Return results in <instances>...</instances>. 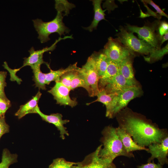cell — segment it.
Segmentation results:
<instances>
[{
    "instance_id": "4fadbf2b",
    "label": "cell",
    "mask_w": 168,
    "mask_h": 168,
    "mask_svg": "<svg viewBox=\"0 0 168 168\" xmlns=\"http://www.w3.org/2000/svg\"><path fill=\"white\" fill-rule=\"evenodd\" d=\"M138 86L137 81L127 79L119 73L106 85L104 89L108 93H117L128 88Z\"/></svg>"
},
{
    "instance_id": "7c38bea8",
    "label": "cell",
    "mask_w": 168,
    "mask_h": 168,
    "mask_svg": "<svg viewBox=\"0 0 168 168\" xmlns=\"http://www.w3.org/2000/svg\"><path fill=\"white\" fill-rule=\"evenodd\" d=\"M142 93V90L139 86H131L118 93L114 117L126 107L131 100L139 96Z\"/></svg>"
},
{
    "instance_id": "d6986e66",
    "label": "cell",
    "mask_w": 168,
    "mask_h": 168,
    "mask_svg": "<svg viewBox=\"0 0 168 168\" xmlns=\"http://www.w3.org/2000/svg\"><path fill=\"white\" fill-rule=\"evenodd\" d=\"M91 1L94 12L93 20L89 26L83 28L84 29L90 32L96 29L98 23L101 21L105 20V12L106 10H103L102 9L101 5L102 0H93Z\"/></svg>"
},
{
    "instance_id": "e0dca14e",
    "label": "cell",
    "mask_w": 168,
    "mask_h": 168,
    "mask_svg": "<svg viewBox=\"0 0 168 168\" xmlns=\"http://www.w3.org/2000/svg\"><path fill=\"white\" fill-rule=\"evenodd\" d=\"M108 65L103 74L99 78V89L104 88L119 72L120 63L108 60Z\"/></svg>"
},
{
    "instance_id": "f546056e",
    "label": "cell",
    "mask_w": 168,
    "mask_h": 168,
    "mask_svg": "<svg viewBox=\"0 0 168 168\" xmlns=\"http://www.w3.org/2000/svg\"><path fill=\"white\" fill-rule=\"evenodd\" d=\"M77 70L65 73L60 77L58 82L70 89L71 81Z\"/></svg>"
},
{
    "instance_id": "6da1fadb",
    "label": "cell",
    "mask_w": 168,
    "mask_h": 168,
    "mask_svg": "<svg viewBox=\"0 0 168 168\" xmlns=\"http://www.w3.org/2000/svg\"><path fill=\"white\" fill-rule=\"evenodd\" d=\"M118 127L124 130L139 146L146 147L161 142L168 136L166 129H161L144 116L129 109L117 114Z\"/></svg>"
},
{
    "instance_id": "8fae6325",
    "label": "cell",
    "mask_w": 168,
    "mask_h": 168,
    "mask_svg": "<svg viewBox=\"0 0 168 168\" xmlns=\"http://www.w3.org/2000/svg\"><path fill=\"white\" fill-rule=\"evenodd\" d=\"M70 89L59 82H55L54 86L48 92L51 94L56 104L60 105H68L72 107L77 104L76 99H72L70 97Z\"/></svg>"
},
{
    "instance_id": "7402d4cb",
    "label": "cell",
    "mask_w": 168,
    "mask_h": 168,
    "mask_svg": "<svg viewBox=\"0 0 168 168\" xmlns=\"http://www.w3.org/2000/svg\"><path fill=\"white\" fill-rule=\"evenodd\" d=\"M93 55L96 68L99 78L105 71L108 65V60L103 53H94Z\"/></svg>"
},
{
    "instance_id": "2e32d148",
    "label": "cell",
    "mask_w": 168,
    "mask_h": 168,
    "mask_svg": "<svg viewBox=\"0 0 168 168\" xmlns=\"http://www.w3.org/2000/svg\"><path fill=\"white\" fill-rule=\"evenodd\" d=\"M116 129L117 135L127 152L132 153L133 151L138 150L148 151V148L141 147L135 142L131 136L124 130L119 127Z\"/></svg>"
},
{
    "instance_id": "52a82bcc",
    "label": "cell",
    "mask_w": 168,
    "mask_h": 168,
    "mask_svg": "<svg viewBox=\"0 0 168 168\" xmlns=\"http://www.w3.org/2000/svg\"><path fill=\"white\" fill-rule=\"evenodd\" d=\"M68 38H71V36H65L63 38L60 37L51 46L46 47L41 49L35 50L33 47H31L29 50L30 55L28 57L24 58L23 65L19 69L20 70L25 66H28L33 70L40 68L41 64L44 63L46 64L49 68L48 64L44 61L43 56L44 53L49 51H53L55 48L56 44L58 41L62 39Z\"/></svg>"
},
{
    "instance_id": "83f0119b",
    "label": "cell",
    "mask_w": 168,
    "mask_h": 168,
    "mask_svg": "<svg viewBox=\"0 0 168 168\" xmlns=\"http://www.w3.org/2000/svg\"><path fill=\"white\" fill-rule=\"evenodd\" d=\"M75 163L67 161L63 158H58L53 160L49 168H72Z\"/></svg>"
},
{
    "instance_id": "9c48e42d",
    "label": "cell",
    "mask_w": 168,
    "mask_h": 168,
    "mask_svg": "<svg viewBox=\"0 0 168 168\" xmlns=\"http://www.w3.org/2000/svg\"><path fill=\"white\" fill-rule=\"evenodd\" d=\"M126 27L130 32L138 34L139 38L151 46L160 49L161 39L155 32V27L148 26L139 27L127 24Z\"/></svg>"
},
{
    "instance_id": "7a4b0ae2",
    "label": "cell",
    "mask_w": 168,
    "mask_h": 168,
    "mask_svg": "<svg viewBox=\"0 0 168 168\" xmlns=\"http://www.w3.org/2000/svg\"><path fill=\"white\" fill-rule=\"evenodd\" d=\"M102 137L100 141L102 146L99 152L101 158L113 162L117 157L124 156L134 157L133 153H128L125 150L117 135L116 128L112 126L105 127L101 132Z\"/></svg>"
},
{
    "instance_id": "4316f807",
    "label": "cell",
    "mask_w": 168,
    "mask_h": 168,
    "mask_svg": "<svg viewBox=\"0 0 168 168\" xmlns=\"http://www.w3.org/2000/svg\"><path fill=\"white\" fill-rule=\"evenodd\" d=\"M168 44L162 49H156L150 53L149 57H145L146 60L148 62L155 61L159 60L163 56L168 53Z\"/></svg>"
},
{
    "instance_id": "f1b7e54d",
    "label": "cell",
    "mask_w": 168,
    "mask_h": 168,
    "mask_svg": "<svg viewBox=\"0 0 168 168\" xmlns=\"http://www.w3.org/2000/svg\"><path fill=\"white\" fill-rule=\"evenodd\" d=\"M7 72L4 71H0V98L6 101L10 102L4 92V89L6 86V78Z\"/></svg>"
},
{
    "instance_id": "e575fe53",
    "label": "cell",
    "mask_w": 168,
    "mask_h": 168,
    "mask_svg": "<svg viewBox=\"0 0 168 168\" xmlns=\"http://www.w3.org/2000/svg\"><path fill=\"white\" fill-rule=\"evenodd\" d=\"M159 33L160 38L168 32V24L165 21H163L161 23L159 27Z\"/></svg>"
},
{
    "instance_id": "5b68a950",
    "label": "cell",
    "mask_w": 168,
    "mask_h": 168,
    "mask_svg": "<svg viewBox=\"0 0 168 168\" xmlns=\"http://www.w3.org/2000/svg\"><path fill=\"white\" fill-rule=\"evenodd\" d=\"M77 72L83 77L89 88L90 96H96L99 91V77L96 70L95 60L92 54L81 68L78 67Z\"/></svg>"
},
{
    "instance_id": "44dd1931",
    "label": "cell",
    "mask_w": 168,
    "mask_h": 168,
    "mask_svg": "<svg viewBox=\"0 0 168 168\" xmlns=\"http://www.w3.org/2000/svg\"><path fill=\"white\" fill-rule=\"evenodd\" d=\"M119 71L125 78L129 80H135L130 56L124 59L120 63Z\"/></svg>"
},
{
    "instance_id": "ac0fdd59",
    "label": "cell",
    "mask_w": 168,
    "mask_h": 168,
    "mask_svg": "<svg viewBox=\"0 0 168 168\" xmlns=\"http://www.w3.org/2000/svg\"><path fill=\"white\" fill-rule=\"evenodd\" d=\"M42 94L39 91L36 95L25 104L20 106L19 109L15 113V115L20 119L29 114L36 113V108Z\"/></svg>"
},
{
    "instance_id": "ffe728a7",
    "label": "cell",
    "mask_w": 168,
    "mask_h": 168,
    "mask_svg": "<svg viewBox=\"0 0 168 168\" xmlns=\"http://www.w3.org/2000/svg\"><path fill=\"white\" fill-rule=\"evenodd\" d=\"M77 63L71 64L65 69L61 68L57 70H53L49 68L50 72L45 73V83L49 85L52 81L58 82L60 77L65 73L76 70L78 67Z\"/></svg>"
},
{
    "instance_id": "9a60e30c",
    "label": "cell",
    "mask_w": 168,
    "mask_h": 168,
    "mask_svg": "<svg viewBox=\"0 0 168 168\" xmlns=\"http://www.w3.org/2000/svg\"><path fill=\"white\" fill-rule=\"evenodd\" d=\"M117 95V93H108L104 89H100L96 95L97 99L86 105H89L95 102L103 103L106 108V116L112 118L114 117L113 113L116 104Z\"/></svg>"
},
{
    "instance_id": "3957f363",
    "label": "cell",
    "mask_w": 168,
    "mask_h": 168,
    "mask_svg": "<svg viewBox=\"0 0 168 168\" xmlns=\"http://www.w3.org/2000/svg\"><path fill=\"white\" fill-rule=\"evenodd\" d=\"M63 13L57 12L55 17L52 20L45 22L41 19H36L33 20L34 27L38 34V38L41 43L50 40L49 35L57 33L60 37L68 33L69 29L63 22Z\"/></svg>"
},
{
    "instance_id": "8992f818",
    "label": "cell",
    "mask_w": 168,
    "mask_h": 168,
    "mask_svg": "<svg viewBox=\"0 0 168 168\" xmlns=\"http://www.w3.org/2000/svg\"><path fill=\"white\" fill-rule=\"evenodd\" d=\"M103 53L109 60L120 63L132 53L117 38L110 37L105 45Z\"/></svg>"
},
{
    "instance_id": "484cf974",
    "label": "cell",
    "mask_w": 168,
    "mask_h": 168,
    "mask_svg": "<svg viewBox=\"0 0 168 168\" xmlns=\"http://www.w3.org/2000/svg\"><path fill=\"white\" fill-rule=\"evenodd\" d=\"M55 8L57 12H65L64 16L68 15L70 9L75 7L74 4L67 0H55Z\"/></svg>"
},
{
    "instance_id": "4dcf8cb0",
    "label": "cell",
    "mask_w": 168,
    "mask_h": 168,
    "mask_svg": "<svg viewBox=\"0 0 168 168\" xmlns=\"http://www.w3.org/2000/svg\"><path fill=\"white\" fill-rule=\"evenodd\" d=\"M3 66L9 72L11 80L12 81H16L19 84H20L22 81L21 80L17 77L16 74V72L20 70L19 68L15 69L11 68L8 66L6 62H4Z\"/></svg>"
},
{
    "instance_id": "8d00e7d4",
    "label": "cell",
    "mask_w": 168,
    "mask_h": 168,
    "mask_svg": "<svg viewBox=\"0 0 168 168\" xmlns=\"http://www.w3.org/2000/svg\"><path fill=\"white\" fill-rule=\"evenodd\" d=\"M168 33H166L163 36L161 37L162 39L161 41V45L163 44L165 41L168 40Z\"/></svg>"
},
{
    "instance_id": "30bf717a",
    "label": "cell",
    "mask_w": 168,
    "mask_h": 168,
    "mask_svg": "<svg viewBox=\"0 0 168 168\" xmlns=\"http://www.w3.org/2000/svg\"><path fill=\"white\" fill-rule=\"evenodd\" d=\"M148 147L147 152L151 154V156L148 159V162L154 161V159L156 158L161 165L168 164V136L161 142L152 143Z\"/></svg>"
},
{
    "instance_id": "d4e9b609",
    "label": "cell",
    "mask_w": 168,
    "mask_h": 168,
    "mask_svg": "<svg viewBox=\"0 0 168 168\" xmlns=\"http://www.w3.org/2000/svg\"><path fill=\"white\" fill-rule=\"evenodd\" d=\"M82 87L85 89L88 93L89 88L83 77L77 72H76L71 81L70 90H73L77 88Z\"/></svg>"
},
{
    "instance_id": "d590c367",
    "label": "cell",
    "mask_w": 168,
    "mask_h": 168,
    "mask_svg": "<svg viewBox=\"0 0 168 168\" xmlns=\"http://www.w3.org/2000/svg\"><path fill=\"white\" fill-rule=\"evenodd\" d=\"M138 168H163L162 166L159 163L156 164L154 161L149 162L144 164L137 166Z\"/></svg>"
},
{
    "instance_id": "74e56055",
    "label": "cell",
    "mask_w": 168,
    "mask_h": 168,
    "mask_svg": "<svg viewBox=\"0 0 168 168\" xmlns=\"http://www.w3.org/2000/svg\"><path fill=\"white\" fill-rule=\"evenodd\" d=\"M1 116V114H0V116Z\"/></svg>"
},
{
    "instance_id": "1f68e13d",
    "label": "cell",
    "mask_w": 168,
    "mask_h": 168,
    "mask_svg": "<svg viewBox=\"0 0 168 168\" xmlns=\"http://www.w3.org/2000/svg\"><path fill=\"white\" fill-rule=\"evenodd\" d=\"M9 126L6 123L4 116L0 117V139L2 136L5 133H8Z\"/></svg>"
},
{
    "instance_id": "836d02e7",
    "label": "cell",
    "mask_w": 168,
    "mask_h": 168,
    "mask_svg": "<svg viewBox=\"0 0 168 168\" xmlns=\"http://www.w3.org/2000/svg\"><path fill=\"white\" fill-rule=\"evenodd\" d=\"M142 1L145 3L148 4L152 6L155 9L157 12L160 16H164L168 18V15L161 9L152 0H142Z\"/></svg>"
},
{
    "instance_id": "ba28073f",
    "label": "cell",
    "mask_w": 168,
    "mask_h": 168,
    "mask_svg": "<svg viewBox=\"0 0 168 168\" xmlns=\"http://www.w3.org/2000/svg\"><path fill=\"white\" fill-rule=\"evenodd\" d=\"M102 146V144L100 145L94 152L87 156L82 161L76 162L72 168H116L113 162L103 159L99 156V151Z\"/></svg>"
},
{
    "instance_id": "5bb4252c",
    "label": "cell",
    "mask_w": 168,
    "mask_h": 168,
    "mask_svg": "<svg viewBox=\"0 0 168 168\" xmlns=\"http://www.w3.org/2000/svg\"><path fill=\"white\" fill-rule=\"evenodd\" d=\"M36 113L38 114L44 121L54 125L59 131L60 137L64 139L65 135L69 136L67 128L64 125L69 122L68 119H63V116L60 113L52 114L46 115L43 113L40 110L38 106L36 108Z\"/></svg>"
},
{
    "instance_id": "d6a6232c",
    "label": "cell",
    "mask_w": 168,
    "mask_h": 168,
    "mask_svg": "<svg viewBox=\"0 0 168 168\" xmlns=\"http://www.w3.org/2000/svg\"><path fill=\"white\" fill-rule=\"evenodd\" d=\"M11 106L10 102L6 101L0 98V114L1 116H4L6 111Z\"/></svg>"
},
{
    "instance_id": "cb8c5ba5",
    "label": "cell",
    "mask_w": 168,
    "mask_h": 168,
    "mask_svg": "<svg viewBox=\"0 0 168 168\" xmlns=\"http://www.w3.org/2000/svg\"><path fill=\"white\" fill-rule=\"evenodd\" d=\"M33 80L35 82L36 87L43 90H45V73H43L40 70V68L34 69Z\"/></svg>"
},
{
    "instance_id": "603a6c76",
    "label": "cell",
    "mask_w": 168,
    "mask_h": 168,
    "mask_svg": "<svg viewBox=\"0 0 168 168\" xmlns=\"http://www.w3.org/2000/svg\"><path fill=\"white\" fill-rule=\"evenodd\" d=\"M17 155L11 153L7 149L3 150L0 168H9L10 166L17 161Z\"/></svg>"
},
{
    "instance_id": "277c9868",
    "label": "cell",
    "mask_w": 168,
    "mask_h": 168,
    "mask_svg": "<svg viewBox=\"0 0 168 168\" xmlns=\"http://www.w3.org/2000/svg\"><path fill=\"white\" fill-rule=\"evenodd\" d=\"M119 30L120 31L117 34V39L131 53L147 54L157 49L144 40L138 39L133 33L127 31L123 27H121Z\"/></svg>"
}]
</instances>
